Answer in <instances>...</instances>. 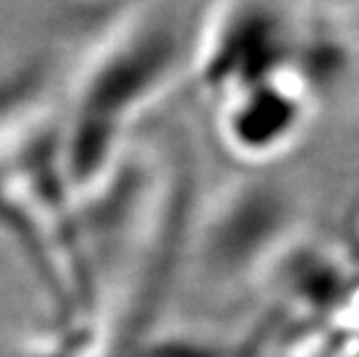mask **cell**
<instances>
[{
    "label": "cell",
    "instance_id": "6da1fadb",
    "mask_svg": "<svg viewBox=\"0 0 359 357\" xmlns=\"http://www.w3.org/2000/svg\"><path fill=\"white\" fill-rule=\"evenodd\" d=\"M309 95L297 81H283V74H273L269 86L250 90L246 100L230 114L232 142L248 154H276L285 144H292L294 135L306 121Z\"/></svg>",
    "mask_w": 359,
    "mask_h": 357
}]
</instances>
